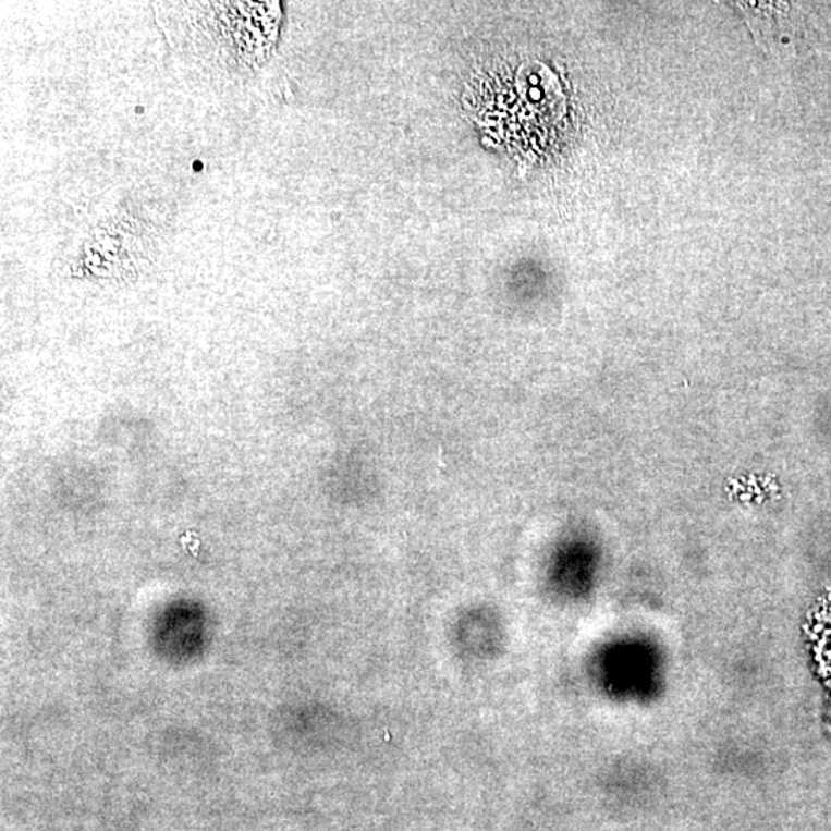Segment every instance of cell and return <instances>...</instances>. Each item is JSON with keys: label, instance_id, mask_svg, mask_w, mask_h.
Returning <instances> with one entry per match:
<instances>
[{"label": "cell", "instance_id": "1", "mask_svg": "<svg viewBox=\"0 0 831 831\" xmlns=\"http://www.w3.org/2000/svg\"><path fill=\"white\" fill-rule=\"evenodd\" d=\"M159 22L171 47L193 62L223 71L255 66L274 40L276 3H162Z\"/></svg>", "mask_w": 831, "mask_h": 831}]
</instances>
